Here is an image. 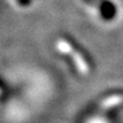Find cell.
<instances>
[{"label": "cell", "instance_id": "1", "mask_svg": "<svg viewBox=\"0 0 123 123\" xmlns=\"http://www.w3.org/2000/svg\"><path fill=\"white\" fill-rule=\"evenodd\" d=\"M123 103V95H113L111 97H107L100 103V108L101 110H111L113 107L121 105Z\"/></svg>", "mask_w": 123, "mask_h": 123}, {"label": "cell", "instance_id": "2", "mask_svg": "<svg viewBox=\"0 0 123 123\" xmlns=\"http://www.w3.org/2000/svg\"><path fill=\"white\" fill-rule=\"evenodd\" d=\"M71 57L74 62L75 66H76V68L79 71L81 74H87L89 72V67H88V64L86 63L84 61V58L80 55L79 53H76V51H73V54L71 55Z\"/></svg>", "mask_w": 123, "mask_h": 123}, {"label": "cell", "instance_id": "3", "mask_svg": "<svg viewBox=\"0 0 123 123\" xmlns=\"http://www.w3.org/2000/svg\"><path fill=\"white\" fill-rule=\"evenodd\" d=\"M57 49L59 53L64 54V55H68V56H71L73 54V51H74V49L72 48V46L66 40H63V39H59L57 41Z\"/></svg>", "mask_w": 123, "mask_h": 123}, {"label": "cell", "instance_id": "4", "mask_svg": "<svg viewBox=\"0 0 123 123\" xmlns=\"http://www.w3.org/2000/svg\"><path fill=\"white\" fill-rule=\"evenodd\" d=\"M0 93H1V90H0Z\"/></svg>", "mask_w": 123, "mask_h": 123}]
</instances>
